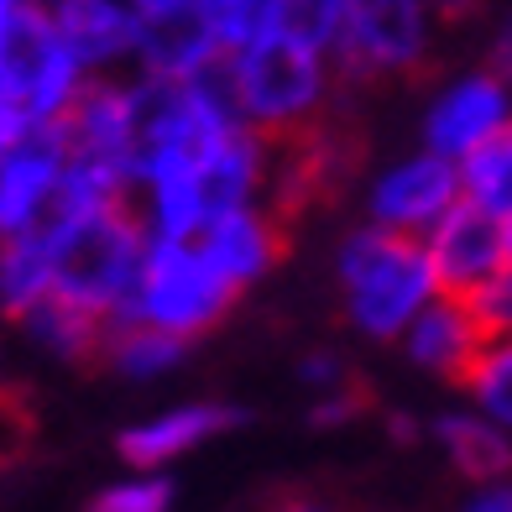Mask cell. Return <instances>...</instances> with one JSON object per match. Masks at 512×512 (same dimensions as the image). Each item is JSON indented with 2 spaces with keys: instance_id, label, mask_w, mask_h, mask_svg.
<instances>
[{
  "instance_id": "f546056e",
  "label": "cell",
  "mask_w": 512,
  "mask_h": 512,
  "mask_svg": "<svg viewBox=\"0 0 512 512\" xmlns=\"http://www.w3.org/2000/svg\"><path fill=\"white\" fill-rule=\"evenodd\" d=\"M481 6H486V0H429L434 21H465V16H476Z\"/></svg>"
},
{
  "instance_id": "d4e9b609",
  "label": "cell",
  "mask_w": 512,
  "mask_h": 512,
  "mask_svg": "<svg viewBox=\"0 0 512 512\" xmlns=\"http://www.w3.org/2000/svg\"><path fill=\"white\" fill-rule=\"evenodd\" d=\"M340 16H345V0H288V32L314 42L324 53L340 37Z\"/></svg>"
},
{
  "instance_id": "e575fe53",
  "label": "cell",
  "mask_w": 512,
  "mask_h": 512,
  "mask_svg": "<svg viewBox=\"0 0 512 512\" xmlns=\"http://www.w3.org/2000/svg\"><path fill=\"white\" fill-rule=\"evenodd\" d=\"M502 262L512 267V215L502 220Z\"/></svg>"
},
{
  "instance_id": "e0dca14e",
  "label": "cell",
  "mask_w": 512,
  "mask_h": 512,
  "mask_svg": "<svg viewBox=\"0 0 512 512\" xmlns=\"http://www.w3.org/2000/svg\"><path fill=\"white\" fill-rule=\"evenodd\" d=\"M429 434L465 481L481 486V481H507L512 476V434L502 424H492L486 413L450 408L429 424Z\"/></svg>"
},
{
  "instance_id": "1f68e13d",
  "label": "cell",
  "mask_w": 512,
  "mask_h": 512,
  "mask_svg": "<svg viewBox=\"0 0 512 512\" xmlns=\"http://www.w3.org/2000/svg\"><path fill=\"white\" fill-rule=\"evenodd\" d=\"M277 512H330V507L314 497H288V502H277Z\"/></svg>"
},
{
  "instance_id": "9a60e30c",
  "label": "cell",
  "mask_w": 512,
  "mask_h": 512,
  "mask_svg": "<svg viewBox=\"0 0 512 512\" xmlns=\"http://www.w3.org/2000/svg\"><path fill=\"white\" fill-rule=\"evenodd\" d=\"M48 21L58 27L63 48L79 58L89 79L95 74H121L136 58V16L126 0H53Z\"/></svg>"
},
{
  "instance_id": "8fae6325",
  "label": "cell",
  "mask_w": 512,
  "mask_h": 512,
  "mask_svg": "<svg viewBox=\"0 0 512 512\" xmlns=\"http://www.w3.org/2000/svg\"><path fill=\"white\" fill-rule=\"evenodd\" d=\"M194 246L209 256V267L236 293L267 283L272 267L283 262V225L267 209V199H251V204H230L220 215H209L204 230L194 236Z\"/></svg>"
},
{
  "instance_id": "44dd1931",
  "label": "cell",
  "mask_w": 512,
  "mask_h": 512,
  "mask_svg": "<svg viewBox=\"0 0 512 512\" xmlns=\"http://www.w3.org/2000/svg\"><path fill=\"white\" fill-rule=\"evenodd\" d=\"M460 168V199L481 204L486 215L507 220L512 215V121L502 136H492L486 147H476L471 157L455 162Z\"/></svg>"
},
{
  "instance_id": "ffe728a7",
  "label": "cell",
  "mask_w": 512,
  "mask_h": 512,
  "mask_svg": "<svg viewBox=\"0 0 512 512\" xmlns=\"http://www.w3.org/2000/svg\"><path fill=\"white\" fill-rule=\"evenodd\" d=\"M53 293V256L42 230L32 236H16V241H0V314L21 319L37 298Z\"/></svg>"
},
{
  "instance_id": "f1b7e54d",
  "label": "cell",
  "mask_w": 512,
  "mask_h": 512,
  "mask_svg": "<svg viewBox=\"0 0 512 512\" xmlns=\"http://www.w3.org/2000/svg\"><path fill=\"white\" fill-rule=\"evenodd\" d=\"M460 512H512V476L507 481H481L476 492L460 502Z\"/></svg>"
},
{
  "instance_id": "5b68a950",
  "label": "cell",
  "mask_w": 512,
  "mask_h": 512,
  "mask_svg": "<svg viewBox=\"0 0 512 512\" xmlns=\"http://www.w3.org/2000/svg\"><path fill=\"white\" fill-rule=\"evenodd\" d=\"M434 27L429 0H345L330 58L340 79H408L429 63Z\"/></svg>"
},
{
  "instance_id": "6da1fadb",
  "label": "cell",
  "mask_w": 512,
  "mask_h": 512,
  "mask_svg": "<svg viewBox=\"0 0 512 512\" xmlns=\"http://www.w3.org/2000/svg\"><path fill=\"white\" fill-rule=\"evenodd\" d=\"M335 288H340V314L361 340L398 345L408 319L439 293L434 267L424 256L418 236H398L361 220L345 230L335 246Z\"/></svg>"
},
{
  "instance_id": "7a4b0ae2",
  "label": "cell",
  "mask_w": 512,
  "mask_h": 512,
  "mask_svg": "<svg viewBox=\"0 0 512 512\" xmlns=\"http://www.w3.org/2000/svg\"><path fill=\"white\" fill-rule=\"evenodd\" d=\"M220 79H225L230 105H236L241 121L251 131H262L267 142H277V136L309 131L330 110L340 68L314 42L277 32L267 42H251L241 53H225Z\"/></svg>"
},
{
  "instance_id": "ac0fdd59",
  "label": "cell",
  "mask_w": 512,
  "mask_h": 512,
  "mask_svg": "<svg viewBox=\"0 0 512 512\" xmlns=\"http://www.w3.org/2000/svg\"><path fill=\"white\" fill-rule=\"evenodd\" d=\"M100 356L115 377L126 382H162L168 371H178V361L189 356V340H178L157 324H136V319H110Z\"/></svg>"
},
{
  "instance_id": "4dcf8cb0",
  "label": "cell",
  "mask_w": 512,
  "mask_h": 512,
  "mask_svg": "<svg viewBox=\"0 0 512 512\" xmlns=\"http://www.w3.org/2000/svg\"><path fill=\"white\" fill-rule=\"evenodd\" d=\"M53 0H0V27H6V21H16L21 11H48Z\"/></svg>"
},
{
  "instance_id": "9c48e42d",
  "label": "cell",
  "mask_w": 512,
  "mask_h": 512,
  "mask_svg": "<svg viewBox=\"0 0 512 512\" xmlns=\"http://www.w3.org/2000/svg\"><path fill=\"white\" fill-rule=\"evenodd\" d=\"M63 131L58 126H32L21 142L0 157V241L32 236L53 220L58 189H63Z\"/></svg>"
},
{
  "instance_id": "2e32d148",
  "label": "cell",
  "mask_w": 512,
  "mask_h": 512,
  "mask_svg": "<svg viewBox=\"0 0 512 512\" xmlns=\"http://www.w3.org/2000/svg\"><path fill=\"white\" fill-rule=\"evenodd\" d=\"M481 324L471 314L460 293H434L424 309L408 319V330L398 335L403 356L424 371V377H439V382H460L465 366L476 361L481 351Z\"/></svg>"
},
{
  "instance_id": "7402d4cb",
  "label": "cell",
  "mask_w": 512,
  "mask_h": 512,
  "mask_svg": "<svg viewBox=\"0 0 512 512\" xmlns=\"http://www.w3.org/2000/svg\"><path fill=\"white\" fill-rule=\"evenodd\" d=\"M460 387L476 413H486L492 424L512 434V335H486L476 361L465 366Z\"/></svg>"
},
{
  "instance_id": "30bf717a",
  "label": "cell",
  "mask_w": 512,
  "mask_h": 512,
  "mask_svg": "<svg viewBox=\"0 0 512 512\" xmlns=\"http://www.w3.org/2000/svg\"><path fill=\"white\" fill-rule=\"evenodd\" d=\"M68 157L100 162L131 178V142H136V95L131 79L121 74H95L84 79L79 100L68 105V115L58 121Z\"/></svg>"
},
{
  "instance_id": "cb8c5ba5",
  "label": "cell",
  "mask_w": 512,
  "mask_h": 512,
  "mask_svg": "<svg viewBox=\"0 0 512 512\" xmlns=\"http://www.w3.org/2000/svg\"><path fill=\"white\" fill-rule=\"evenodd\" d=\"M465 304H471L481 335H512V267L502 262L486 283H476L465 293Z\"/></svg>"
},
{
  "instance_id": "7c38bea8",
  "label": "cell",
  "mask_w": 512,
  "mask_h": 512,
  "mask_svg": "<svg viewBox=\"0 0 512 512\" xmlns=\"http://www.w3.org/2000/svg\"><path fill=\"white\" fill-rule=\"evenodd\" d=\"M418 241H424V256L434 267L439 293L465 298L476 283H486V277L502 267V220L486 215L471 199H455Z\"/></svg>"
},
{
  "instance_id": "d6986e66",
  "label": "cell",
  "mask_w": 512,
  "mask_h": 512,
  "mask_svg": "<svg viewBox=\"0 0 512 512\" xmlns=\"http://www.w3.org/2000/svg\"><path fill=\"white\" fill-rule=\"evenodd\" d=\"M21 330H27V340L37 345V351H48L58 361H84V356H100V340H105V319L89 314L79 304H68L63 293H48L37 298V304L16 319Z\"/></svg>"
},
{
  "instance_id": "603a6c76",
  "label": "cell",
  "mask_w": 512,
  "mask_h": 512,
  "mask_svg": "<svg viewBox=\"0 0 512 512\" xmlns=\"http://www.w3.org/2000/svg\"><path fill=\"white\" fill-rule=\"evenodd\" d=\"M89 512H173V481L168 471H136L131 465V476L100 486Z\"/></svg>"
},
{
  "instance_id": "52a82bcc",
  "label": "cell",
  "mask_w": 512,
  "mask_h": 512,
  "mask_svg": "<svg viewBox=\"0 0 512 512\" xmlns=\"http://www.w3.org/2000/svg\"><path fill=\"white\" fill-rule=\"evenodd\" d=\"M512 121V79L502 68H460L429 95L424 115H418V147L439 157H471L492 136H502Z\"/></svg>"
},
{
  "instance_id": "4fadbf2b",
  "label": "cell",
  "mask_w": 512,
  "mask_h": 512,
  "mask_svg": "<svg viewBox=\"0 0 512 512\" xmlns=\"http://www.w3.org/2000/svg\"><path fill=\"white\" fill-rule=\"evenodd\" d=\"M241 408L230 403H173L162 413H147L136 418V424L121 429V439H115V450H121L126 465H136V471H168L173 460L204 450L209 439H220L241 424Z\"/></svg>"
},
{
  "instance_id": "d6a6232c",
  "label": "cell",
  "mask_w": 512,
  "mask_h": 512,
  "mask_svg": "<svg viewBox=\"0 0 512 512\" xmlns=\"http://www.w3.org/2000/svg\"><path fill=\"white\" fill-rule=\"evenodd\" d=\"M497 68H502V74L512 79V27L497 37Z\"/></svg>"
},
{
  "instance_id": "5bb4252c",
  "label": "cell",
  "mask_w": 512,
  "mask_h": 512,
  "mask_svg": "<svg viewBox=\"0 0 512 512\" xmlns=\"http://www.w3.org/2000/svg\"><path fill=\"white\" fill-rule=\"evenodd\" d=\"M220 42L215 32H209V21L204 11L194 6V0H178V6L168 11H152L136 21V58L131 68L136 74H147V79H199L209 74V68H220Z\"/></svg>"
},
{
  "instance_id": "4316f807",
  "label": "cell",
  "mask_w": 512,
  "mask_h": 512,
  "mask_svg": "<svg viewBox=\"0 0 512 512\" xmlns=\"http://www.w3.org/2000/svg\"><path fill=\"white\" fill-rule=\"evenodd\" d=\"M356 408H361L356 392H351V387H335V392H314V408H309V418H314L319 429H330V424H351Z\"/></svg>"
},
{
  "instance_id": "3957f363",
  "label": "cell",
  "mask_w": 512,
  "mask_h": 512,
  "mask_svg": "<svg viewBox=\"0 0 512 512\" xmlns=\"http://www.w3.org/2000/svg\"><path fill=\"white\" fill-rule=\"evenodd\" d=\"M42 241H48V256H53V293L100 314L105 324L121 314L136 262H142V246H147V230L136 220L131 199L53 215L42 225Z\"/></svg>"
},
{
  "instance_id": "277c9868",
  "label": "cell",
  "mask_w": 512,
  "mask_h": 512,
  "mask_svg": "<svg viewBox=\"0 0 512 512\" xmlns=\"http://www.w3.org/2000/svg\"><path fill=\"white\" fill-rule=\"evenodd\" d=\"M236 298L241 293L209 267V256L194 241H147L131 277V293L115 319L157 324V330L194 345L236 309Z\"/></svg>"
},
{
  "instance_id": "836d02e7",
  "label": "cell",
  "mask_w": 512,
  "mask_h": 512,
  "mask_svg": "<svg viewBox=\"0 0 512 512\" xmlns=\"http://www.w3.org/2000/svg\"><path fill=\"white\" fill-rule=\"evenodd\" d=\"M126 6H131L136 16H152V11H168V6H178V0H126Z\"/></svg>"
},
{
  "instance_id": "83f0119b",
  "label": "cell",
  "mask_w": 512,
  "mask_h": 512,
  "mask_svg": "<svg viewBox=\"0 0 512 512\" xmlns=\"http://www.w3.org/2000/svg\"><path fill=\"white\" fill-rule=\"evenodd\" d=\"M27 131H32V121L21 115V105L11 100V89H6V79H0V157H6Z\"/></svg>"
},
{
  "instance_id": "8992f818",
  "label": "cell",
  "mask_w": 512,
  "mask_h": 512,
  "mask_svg": "<svg viewBox=\"0 0 512 512\" xmlns=\"http://www.w3.org/2000/svg\"><path fill=\"white\" fill-rule=\"evenodd\" d=\"M0 79L32 126H58L84 89L79 58L63 48L48 11H21L0 27Z\"/></svg>"
},
{
  "instance_id": "ba28073f",
  "label": "cell",
  "mask_w": 512,
  "mask_h": 512,
  "mask_svg": "<svg viewBox=\"0 0 512 512\" xmlns=\"http://www.w3.org/2000/svg\"><path fill=\"white\" fill-rule=\"evenodd\" d=\"M455 199H460V168L450 157L429 152V147H413L403 157L382 162V168L366 178L361 209H366V220L382 225V230L424 236Z\"/></svg>"
},
{
  "instance_id": "484cf974",
  "label": "cell",
  "mask_w": 512,
  "mask_h": 512,
  "mask_svg": "<svg viewBox=\"0 0 512 512\" xmlns=\"http://www.w3.org/2000/svg\"><path fill=\"white\" fill-rule=\"evenodd\" d=\"M293 377L309 392H335V387H351V366H345L340 351H309V356H298Z\"/></svg>"
}]
</instances>
